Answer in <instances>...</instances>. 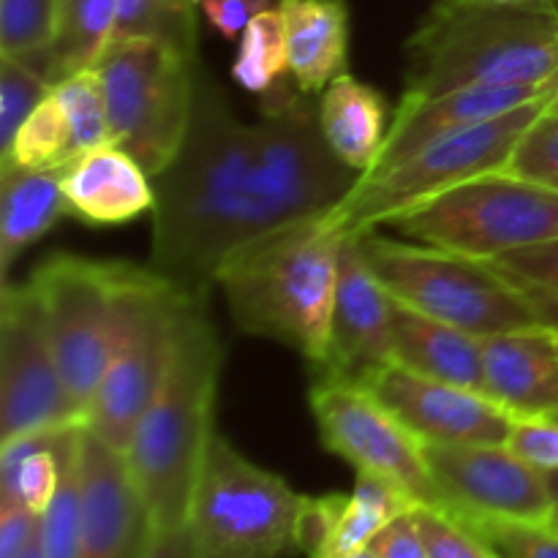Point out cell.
<instances>
[{"instance_id": "1", "label": "cell", "mask_w": 558, "mask_h": 558, "mask_svg": "<svg viewBox=\"0 0 558 558\" xmlns=\"http://www.w3.org/2000/svg\"><path fill=\"white\" fill-rule=\"evenodd\" d=\"M150 270L183 298L207 303L227 256L270 232L254 172V123L196 69L194 114L178 156L153 178Z\"/></svg>"}, {"instance_id": "2", "label": "cell", "mask_w": 558, "mask_h": 558, "mask_svg": "<svg viewBox=\"0 0 558 558\" xmlns=\"http://www.w3.org/2000/svg\"><path fill=\"white\" fill-rule=\"evenodd\" d=\"M347 238L327 221V213H319L234 248L216 278L234 327L294 349L319 374L330 352Z\"/></svg>"}, {"instance_id": "3", "label": "cell", "mask_w": 558, "mask_h": 558, "mask_svg": "<svg viewBox=\"0 0 558 558\" xmlns=\"http://www.w3.org/2000/svg\"><path fill=\"white\" fill-rule=\"evenodd\" d=\"M223 347L207 303L185 300L172 360L156 398L134 430L125 463L150 512L153 529L189 523L196 480L216 434Z\"/></svg>"}, {"instance_id": "4", "label": "cell", "mask_w": 558, "mask_h": 558, "mask_svg": "<svg viewBox=\"0 0 558 558\" xmlns=\"http://www.w3.org/2000/svg\"><path fill=\"white\" fill-rule=\"evenodd\" d=\"M558 71V3L436 0L407 41L403 96L543 85Z\"/></svg>"}, {"instance_id": "5", "label": "cell", "mask_w": 558, "mask_h": 558, "mask_svg": "<svg viewBox=\"0 0 558 558\" xmlns=\"http://www.w3.org/2000/svg\"><path fill=\"white\" fill-rule=\"evenodd\" d=\"M145 267L58 254L33 270L49 343L82 414L125 336L131 298ZM85 420V417H82Z\"/></svg>"}, {"instance_id": "6", "label": "cell", "mask_w": 558, "mask_h": 558, "mask_svg": "<svg viewBox=\"0 0 558 558\" xmlns=\"http://www.w3.org/2000/svg\"><path fill=\"white\" fill-rule=\"evenodd\" d=\"M360 234L365 262L392 300L477 338L537 327L521 289L488 262L425 243Z\"/></svg>"}, {"instance_id": "7", "label": "cell", "mask_w": 558, "mask_h": 558, "mask_svg": "<svg viewBox=\"0 0 558 558\" xmlns=\"http://www.w3.org/2000/svg\"><path fill=\"white\" fill-rule=\"evenodd\" d=\"M305 499L216 430L196 480L189 526L202 558H287L300 554Z\"/></svg>"}, {"instance_id": "8", "label": "cell", "mask_w": 558, "mask_h": 558, "mask_svg": "<svg viewBox=\"0 0 558 558\" xmlns=\"http://www.w3.org/2000/svg\"><path fill=\"white\" fill-rule=\"evenodd\" d=\"M390 227L414 243L490 262L558 240V191L499 169L409 207Z\"/></svg>"}, {"instance_id": "9", "label": "cell", "mask_w": 558, "mask_h": 558, "mask_svg": "<svg viewBox=\"0 0 558 558\" xmlns=\"http://www.w3.org/2000/svg\"><path fill=\"white\" fill-rule=\"evenodd\" d=\"M93 69L107 98L112 145L156 178L189 134L199 58L153 38H120L109 41Z\"/></svg>"}, {"instance_id": "10", "label": "cell", "mask_w": 558, "mask_h": 558, "mask_svg": "<svg viewBox=\"0 0 558 558\" xmlns=\"http://www.w3.org/2000/svg\"><path fill=\"white\" fill-rule=\"evenodd\" d=\"M548 101L550 96L537 98L515 112L452 131L392 169L360 174L357 185L332 210H327V221L347 234L368 232L463 180L499 172L510 161L523 131L537 120Z\"/></svg>"}, {"instance_id": "11", "label": "cell", "mask_w": 558, "mask_h": 558, "mask_svg": "<svg viewBox=\"0 0 558 558\" xmlns=\"http://www.w3.org/2000/svg\"><path fill=\"white\" fill-rule=\"evenodd\" d=\"M185 300L156 270L145 267L131 298L123 343L85 407L82 428L123 456L167 376Z\"/></svg>"}, {"instance_id": "12", "label": "cell", "mask_w": 558, "mask_h": 558, "mask_svg": "<svg viewBox=\"0 0 558 558\" xmlns=\"http://www.w3.org/2000/svg\"><path fill=\"white\" fill-rule=\"evenodd\" d=\"M308 403L322 445L352 463L357 474L387 480L414 505L441 507L425 445L374 392L349 381H316Z\"/></svg>"}, {"instance_id": "13", "label": "cell", "mask_w": 558, "mask_h": 558, "mask_svg": "<svg viewBox=\"0 0 558 558\" xmlns=\"http://www.w3.org/2000/svg\"><path fill=\"white\" fill-rule=\"evenodd\" d=\"M31 283H3L0 303V441L82 425Z\"/></svg>"}, {"instance_id": "14", "label": "cell", "mask_w": 558, "mask_h": 558, "mask_svg": "<svg viewBox=\"0 0 558 558\" xmlns=\"http://www.w3.org/2000/svg\"><path fill=\"white\" fill-rule=\"evenodd\" d=\"M441 510L466 518L550 523L554 472L534 466L507 445H425Z\"/></svg>"}, {"instance_id": "15", "label": "cell", "mask_w": 558, "mask_h": 558, "mask_svg": "<svg viewBox=\"0 0 558 558\" xmlns=\"http://www.w3.org/2000/svg\"><path fill=\"white\" fill-rule=\"evenodd\" d=\"M363 387L423 445H507L518 423L485 392L414 374L398 363L376 371Z\"/></svg>"}, {"instance_id": "16", "label": "cell", "mask_w": 558, "mask_h": 558, "mask_svg": "<svg viewBox=\"0 0 558 558\" xmlns=\"http://www.w3.org/2000/svg\"><path fill=\"white\" fill-rule=\"evenodd\" d=\"M392 363V298L360 248V234H349L341 251L330 352L316 381L365 385Z\"/></svg>"}, {"instance_id": "17", "label": "cell", "mask_w": 558, "mask_h": 558, "mask_svg": "<svg viewBox=\"0 0 558 558\" xmlns=\"http://www.w3.org/2000/svg\"><path fill=\"white\" fill-rule=\"evenodd\" d=\"M82 532L76 558H145L153 521L123 452L82 428Z\"/></svg>"}, {"instance_id": "18", "label": "cell", "mask_w": 558, "mask_h": 558, "mask_svg": "<svg viewBox=\"0 0 558 558\" xmlns=\"http://www.w3.org/2000/svg\"><path fill=\"white\" fill-rule=\"evenodd\" d=\"M548 96L550 93L545 82L543 85H529V82H523V85H472L430 98L403 96L396 114H392L379 158L365 174L392 169L439 136L501 118V114L515 112V109Z\"/></svg>"}, {"instance_id": "19", "label": "cell", "mask_w": 558, "mask_h": 558, "mask_svg": "<svg viewBox=\"0 0 558 558\" xmlns=\"http://www.w3.org/2000/svg\"><path fill=\"white\" fill-rule=\"evenodd\" d=\"M414 505L403 490L374 474H357L349 496L330 494L305 499L300 515V554L308 558H352L374 543L376 534Z\"/></svg>"}, {"instance_id": "20", "label": "cell", "mask_w": 558, "mask_h": 558, "mask_svg": "<svg viewBox=\"0 0 558 558\" xmlns=\"http://www.w3.org/2000/svg\"><path fill=\"white\" fill-rule=\"evenodd\" d=\"M485 396L515 420L558 417V352L548 327L483 338Z\"/></svg>"}, {"instance_id": "21", "label": "cell", "mask_w": 558, "mask_h": 558, "mask_svg": "<svg viewBox=\"0 0 558 558\" xmlns=\"http://www.w3.org/2000/svg\"><path fill=\"white\" fill-rule=\"evenodd\" d=\"M60 183L71 216L96 227L129 223L156 207L150 172L112 142L74 158Z\"/></svg>"}, {"instance_id": "22", "label": "cell", "mask_w": 558, "mask_h": 558, "mask_svg": "<svg viewBox=\"0 0 558 558\" xmlns=\"http://www.w3.org/2000/svg\"><path fill=\"white\" fill-rule=\"evenodd\" d=\"M392 363L430 376L485 392L483 338L445 325L392 300Z\"/></svg>"}, {"instance_id": "23", "label": "cell", "mask_w": 558, "mask_h": 558, "mask_svg": "<svg viewBox=\"0 0 558 558\" xmlns=\"http://www.w3.org/2000/svg\"><path fill=\"white\" fill-rule=\"evenodd\" d=\"M287 27L289 74L303 93H322L349 63L347 0H278Z\"/></svg>"}, {"instance_id": "24", "label": "cell", "mask_w": 558, "mask_h": 558, "mask_svg": "<svg viewBox=\"0 0 558 558\" xmlns=\"http://www.w3.org/2000/svg\"><path fill=\"white\" fill-rule=\"evenodd\" d=\"M319 125L330 150L357 174L371 172L390 131V109L376 87L357 76H336L322 90Z\"/></svg>"}, {"instance_id": "25", "label": "cell", "mask_w": 558, "mask_h": 558, "mask_svg": "<svg viewBox=\"0 0 558 558\" xmlns=\"http://www.w3.org/2000/svg\"><path fill=\"white\" fill-rule=\"evenodd\" d=\"M63 216H71L60 172L0 163V267L3 283L22 251L41 240Z\"/></svg>"}, {"instance_id": "26", "label": "cell", "mask_w": 558, "mask_h": 558, "mask_svg": "<svg viewBox=\"0 0 558 558\" xmlns=\"http://www.w3.org/2000/svg\"><path fill=\"white\" fill-rule=\"evenodd\" d=\"M118 20V0H58V20L49 54L54 85L80 71L93 69L109 47Z\"/></svg>"}, {"instance_id": "27", "label": "cell", "mask_w": 558, "mask_h": 558, "mask_svg": "<svg viewBox=\"0 0 558 558\" xmlns=\"http://www.w3.org/2000/svg\"><path fill=\"white\" fill-rule=\"evenodd\" d=\"M80 436L82 425L63 434L58 447L60 485L49 510L41 515L38 537L44 558H76L80 556L82 532V469H80Z\"/></svg>"}, {"instance_id": "28", "label": "cell", "mask_w": 558, "mask_h": 558, "mask_svg": "<svg viewBox=\"0 0 558 558\" xmlns=\"http://www.w3.org/2000/svg\"><path fill=\"white\" fill-rule=\"evenodd\" d=\"M199 0H118L112 41L153 38L178 49L185 58H199Z\"/></svg>"}, {"instance_id": "29", "label": "cell", "mask_w": 558, "mask_h": 558, "mask_svg": "<svg viewBox=\"0 0 558 558\" xmlns=\"http://www.w3.org/2000/svg\"><path fill=\"white\" fill-rule=\"evenodd\" d=\"M289 74V47H287V27L278 11H262L251 20L245 33L240 36L238 54L232 63V80L248 93L267 96L276 87H281V76Z\"/></svg>"}, {"instance_id": "30", "label": "cell", "mask_w": 558, "mask_h": 558, "mask_svg": "<svg viewBox=\"0 0 558 558\" xmlns=\"http://www.w3.org/2000/svg\"><path fill=\"white\" fill-rule=\"evenodd\" d=\"M3 161L25 169H36V172H63L74 161L71 125L52 93L25 120L20 134L14 136L11 150L0 158V163Z\"/></svg>"}, {"instance_id": "31", "label": "cell", "mask_w": 558, "mask_h": 558, "mask_svg": "<svg viewBox=\"0 0 558 558\" xmlns=\"http://www.w3.org/2000/svg\"><path fill=\"white\" fill-rule=\"evenodd\" d=\"M52 96L58 98L65 120L71 125V140H74V158L96 150L112 142L109 136L107 98H104L101 80L96 69L80 71L52 87Z\"/></svg>"}, {"instance_id": "32", "label": "cell", "mask_w": 558, "mask_h": 558, "mask_svg": "<svg viewBox=\"0 0 558 558\" xmlns=\"http://www.w3.org/2000/svg\"><path fill=\"white\" fill-rule=\"evenodd\" d=\"M52 82L11 54H0V158L11 150L14 136L52 93Z\"/></svg>"}, {"instance_id": "33", "label": "cell", "mask_w": 558, "mask_h": 558, "mask_svg": "<svg viewBox=\"0 0 558 558\" xmlns=\"http://www.w3.org/2000/svg\"><path fill=\"white\" fill-rule=\"evenodd\" d=\"M58 0H0V54L36 58L49 52Z\"/></svg>"}, {"instance_id": "34", "label": "cell", "mask_w": 558, "mask_h": 558, "mask_svg": "<svg viewBox=\"0 0 558 558\" xmlns=\"http://www.w3.org/2000/svg\"><path fill=\"white\" fill-rule=\"evenodd\" d=\"M505 172L558 191V98H550L537 120L523 131Z\"/></svg>"}, {"instance_id": "35", "label": "cell", "mask_w": 558, "mask_h": 558, "mask_svg": "<svg viewBox=\"0 0 558 558\" xmlns=\"http://www.w3.org/2000/svg\"><path fill=\"white\" fill-rule=\"evenodd\" d=\"M452 515V512H450ZM499 558H558V529L550 523L496 521L456 515Z\"/></svg>"}, {"instance_id": "36", "label": "cell", "mask_w": 558, "mask_h": 558, "mask_svg": "<svg viewBox=\"0 0 558 558\" xmlns=\"http://www.w3.org/2000/svg\"><path fill=\"white\" fill-rule=\"evenodd\" d=\"M414 521L423 534L428 558H499L472 529L441 507H414Z\"/></svg>"}, {"instance_id": "37", "label": "cell", "mask_w": 558, "mask_h": 558, "mask_svg": "<svg viewBox=\"0 0 558 558\" xmlns=\"http://www.w3.org/2000/svg\"><path fill=\"white\" fill-rule=\"evenodd\" d=\"M494 270L507 276L510 281H526L537 283V287H548L558 292V240L548 243L529 245V248H518L512 254L496 256L488 262Z\"/></svg>"}, {"instance_id": "38", "label": "cell", "mask_w": 558, "mask_h": 558, "mask_svg": "<svg viewBox=\"0 0 558 558\" xmlns=\"http://www.w3.org/2000/svg\"><path fill=\"white\" fill-rule=\"evenodd\" d=\"M507 447L545 472H558V417L518 420Z\"/></svg>"}, {"instance_id": "39", "label": "cell", "mask_w": 558, "mask_h": 558, "mask_svg": "<svg viewBox=\"0 0 558 558\" xmlns=\"http://www.w3.org/2000/svg\"><path fill=\"white\" fill-rule=\"evenodd\" d=\"M272 0H199L205 20L229 41H240L256 14L272 9Z\"/></svg>"}, {"instance_id": "40", "label": "cell", "mask_w": 558, "mask_h": 558, "mask_svg": "<svg viewBox=\"0 0 558 558\" xmlns=\"http://www.w3.org/2000/svg\"><path fill=\"white\" fill-rule=\"evenodd\" d=\"M41 515L14 499H0V558H20L36 539Z\"/></svg>"}, {"instance_id": "41", "label": "cell", "mask_w": 558, "mask_h": 558, "mask_svg": "<svg viewBox=\"0 0 558 558\" xmlns=\"http://www.w3.org/2000/svg\"><path fill=\"white\" fill-rule=\"evenodd\" d=\"M368 548H374V554L379 558H428L423 534H420L417 521H414V507L398 515L396 521L387 523Z\"/></svg>"}, {"instance_id": "42", "label": "cell", "mask_w": 558, "mask_h": 558, "mask_svg": "<svg viewBox=\"0 0 558 558\" xmlns=\"http://www.w3.org/2000/svg\"><path fill=\"white\" fill-rule=\"evenodd\" d=\"M145 558H202L194 532L189 523L174 529H156Z\"/></svg>"}, {"instance_id": "43", "label": "cell", "mask_w": 558, "mask_h": 558, "mask_svg": "<svg viewBox=\"0 0 558 558\" xmlns=\"http://www.w3.org/2000/svg\"><path fill=\"white\" fill-rule=\"evenodd\" d=\"M523 292V298L532 305L534 316H537L539 327H548V330L558 332V292L548 287H537V283L526 281H512Z\"/></svg>"}, {"instance_id": "44", "label": "cell", "mask_w": 558, "mask_h": 558, "mask_svg": "<svg viewBox=\"0 0 558 558\" xmlns=\"http://www.w3.org/2000/svg\"><path fill=\"white\" fill-rule=\"evenodd\" d=\"M38 526H41V523H38ZM20 558H44L41 556V537H38V534H36V539H33V543L27 545V550Z\"/></svg>"}, {"instance_id": "45", "label": "cell", "mask_w": 558, "mask_h": 558, "mask_svg": "<svg viewBox=\"0 0 558 558\" xmlns=\"http://www.w3.org/2000/svg\"><path fill=\"white\" fill-rule=\"evenodd\" d=\"M490 3H510V5H529V3H558V0H490Z\"/></svg>"}, {"instance_id": "46", "label": "cell", "mask_w": 558, "mask_h": 558, "mask_svg": "<svg viewBox=\"0 0 558 558\" xmlns=\"http://www.w3.org/2000/svg\"><path fill=\"white\" fill-rule=\"evenodd\" d=\"M545 85H548V93H550V96L558 98V71H556L554 76H550L548 82H545Z\"/></svg>"}, {"instance_id": "47", "label": "cell", "mask_w": 558, "mask_h": 558, "mask_svg": "<svg viewBox=\"0 0 558 558\" xmlns=\"http://www.w3.org/2000/svg\"><path fill=\"white\" fill-rule=\"evenodd\" d=\"M554 480H556V510H554V518H550V526L558 529V472H554Z\"/></svg>"}, {"instance_id": "48", "label": "cell", "mask_w": 558, "mask_h": 558, "mask_svg": "<svg viewBox=\"0 0 558 558\" xmlns=\"http://www.w3.org/2000/svg\"><path fill=\"white\" fill-rule=\"evenodd\" d=\"M352 558H379L374 554V548H365V550H360V554H354Z\"/></svg>"}, {"instance_id": "49", "label": "cell", "mask_w": 558, "mask_h": 558, "mask_svg": "<svg viewBox=\"0 0 558 558\" xmlns=\"http://www.w3.org/2000/svg\"><path fill=\"white\" fill-rule=\"evenodd\" d=\"M554 336H556V352H558V332H554Z\"/></svg>"}]
</instances>
